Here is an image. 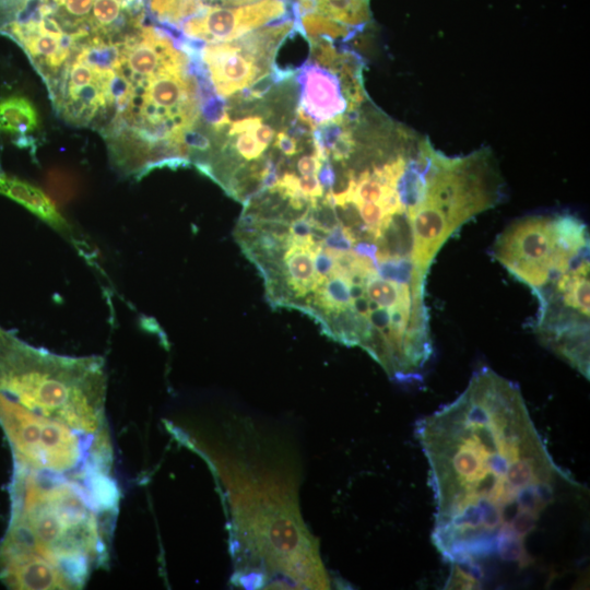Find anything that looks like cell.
<instances>
[{
    "label": "cell",
    "instance_id": "obj_22",
    "mask_svg": "<svg viewBox=\"0 0 590 590\" xmlns=\"http://www.w3.org/2000/svg\"><path fill=\"white\" fill-rule=\"evenodd\" d=\"M314 267L317 276V287L335 270L334 255L322 243L316 244L314 248Z\"/></svg>",
    "mask_w": 590,
    "mask_h": 590
},
{
    "label": "cell",
    "instance_id": "obj_17",
    "mask_svg": "<svg viewBox=\"0 0 590 590\" xmlns=\"http://www.w3.org/2000/svg\"><path fill=\"white\" fill-rule=\"evenodd\" d=\"M314 292L316 304L327 314L351 308L349 282L340 273L334 272L329 275Z\"/></svg>",
    "mask_w": 590,
    "mask_h": 590
},
{
    "label": "cell",
    "instance_id": "obj_4",
    "mask_svg": "<svg viewBox=\"0 0 590 590\" xmlns=\"http://www.w3.org/2000/svg\"><path fill=\"white\" fill-rule=\"evenodd\" d=\"M105 397L102 357L55 354L0 326V413H23L106 436Z\"/></svg>",
    "mask_w": 590,
    "mask_h": 590
},
{
    "label": "cell",
    "instance_id": "obj_7",
    "mask_svg": "<svg viewBox=\"0 0 590 590\" xmlns=\"http://www.w3.org/2000/svg\"><path fill=\"white\" fill-rule=\"evenodd\" d=\"M295 75L300 90L295 117L311 131L358 111L367 98L363 75H343L311 61Z\"/></svg>",
    "mask_w": 590,
    "mask_h": 590
},
{
    "label": "cell",
    "instance_id": "obj_9",
    "mask_svg": "<svg viewBox=\"0 0 590 590\" xmlns=\"http://www.w3.org/2000/svg\"><path fill=\"white\" fill-rule=\"evenodd\" d=\"M201 59L221 97H231L248 88L270 74L272 68L241 37L204 45Z\"/></svg>",
    "mask_w": 590,
    "mask_h": 590
},
{
    "label": "cell",
    "instance_id": "obj_26",
    "mask_svg": "<svg viewBox=\"0 0 590 590\" xmlns=\"http://www.w3.org/2000/svg\"><path fill=\"white\" fill-rule=\"evenodd\" d=\"M210 3V5H219V7H240L250 4L253 2H257L259 0H205Z\"/></svg>",
    "mask_w": 590,
    "mask_h": 590
},
{
    "label": "cell",
    "instance_id": "obj_19",
    "mask_svg": "<svg viewBox=\"0 0 590 590\" xmlns=\"http://www.w3.org/2000/svg\"><path fill=\"white\" fill-rule=\"evenodd\" d=\"M47 191L60 203L72 200L79 191V180L73 172L56 167L46 176Z\"/></svg>",
    "mask_w": 590,
    "mask_h": 590
},
{
    "label": "cell",
    "instance_id": "obj_13",
    "mask_svg": "<svg viewBox=\"0 0 590 590\" xmlns=\"http://www.w3.org/2000/svg\"><path fill=\"white\" fill-rule=\"evenodd\" d=\"M73 55L99 75L121 69L119 43L99 34L79 40Z\"/></svg>",
    "mask_w": 590,
    "mask_h": 590
},
{
    "label": "cell",
    "instance_id": "obj_15",
    "mask_svg": "<svg viewBox=\"0 0 590 590\" xmlns=\"http://www.w3.org/2000/svg\"><path fill=\"white\" fill-rule=\"evenodd\" d=\"M317 12L356 31L370 20L369 0H316Z\"/></svg>",
    "mask_w": 590,
    "mask_h": 590
},
{
    "label": "cell",
    "instance_id": "obj_3",
    "mask_svg": "<svg viewBox=\"0 0 590 590\" xmlns=\"http://www.w3.org/2000/svg\"><path fill=\"white\" fill-rule=\"evenodd\" d=\"M11 500L0 565L43 560L82 587L105 552L101 515L116 504L81 481L15 467Z\"/></svg>",
    "mask_w": 590,
    "mask_h": 590
},
{
    "label": "cell",
    "instance_id": "obj_24",
    "mask_svg": "<svg viewBox=\"0 0 590 590\" xmlns=\"http://www.w3.org/2000/svg\"><path fill=\"white\" fill-rule=\"evenodd\" d=\"M322 161L318 157L315 150L311 154L302 155L296 161V169L300 175H317Z\"/></svg>",
    "mask_w": 590,
    "mask_h": 590
},
{
    "label": "cell",
    "instance_id": "obj_11",
    "mask_svg": "<svg viewBox=\"0 0 590 590\" xmlns=\"http://www.w3.org/2000/svg\"><path fill=\"white\" fill-rule=\"evenodd\" d=\"M0 194H3L23 205L48 225L72 238L69 224L58 211L51 199L38 187L7 175L0 165Z\"/></svg>",
    "mask_w": 590,
    "mask_h": 590
},
{
    "label": "cell",
    "instance_id": "obj_6",
    "mask_svg": "<svg viewBox=\"0 0 590 590\" xmlns=\"http://www.w3.org/2000/svg\"><path fill=\"white\" fill-rule=\"evenodd\" d=\"M504 180L488 148L448 156L433 145L427 155L420 199L411 211L414 258L426 271L463 224L497 205Z\"/></svg>",
    "mask_w": 590,
    "mask_h": 590
},
{
    "label": "cell",
    "instance_id": "obj_16",
    "mask_svg": "<svg viewBox=\"0 0 590 590\" xmlns=\"http://www.w3.org/2000/svg\"><path fill=\"white\" fill-rule=\"evenodd\" d=\"M122 12H128L122 0H95L88 19L92 33L114 40L128 24L125 22L126 16H121Z\"/></svg>",
    "mask_w": 590,
    "mask_h": 590
},
{
    "label": "cell",
    "instance_id": "obj_12",
    "mask_svg": "<svg viewBox=\"0 0 590 590\" xmlns=\"http://www.w3.org/2000/svg\"><path fill=\"white\" fill-rule=\"evenodd\" d=\"M39 129V116L34 104L24 96L0 99V131L13 135L21 146H30L32 133Z\"/></svg>",
    "mask_w": 590,
    "mask_h": 590
},
{
    "label": "cell",
    "instance_id": "obj_10",
    "mask_svg": "<svg viewBox=\"0 0 590 590\" xmlns=\"http://www.w3.org/2000/svg\"><path fill=\"white\" fill-rule=\"evenodd\" d=\"M119 45L121 70L137 87H142L165 69L188 66L187 56L173 46L163 30L141 26L123 37Z\"/></svg>",
    "mask_w": 590,
    "mask_h": 590
},
{
    "label": "cell",
    "instance_id": "obj_14",
    "mask_svg": "<svg viewBox=\"0 0 590 590\" xmlns=\"http://www.w3.org/2000/svg\"><path fill=\"white\" fill-rule=\"evenodd\" d=\"M315 246L286 244L284 252L286 282L298 296H304L317 287L314 267Z\"/></svg>",
    "mask_w": 590,
    "mask_h": 590
},
{
    "label": "cell",
    "instance_id": "obj_20",
    "mask_svg": "<svg viewBox=\"0 0 590 590\" xmlns=\"http://www.w3.org/2000/svg\"><path fill=\"white\" fill-rule=\"evenodd\" d=\"M312 140V134L309 138H302L296 135L288 127L286 129H281L275 133L273 140V149L278 151L279 154L292 157L297 155L304 150V144Z\"/></svg>",
    "mask_w": 590,
    "mask_h": 590
},
{
    "label": "cell",
    "instance_id": "obj_8",
    "mask_svg": "<svg viewBox=\"0 0 590 590\" xmlns=\"http://www.w3.org/2000/svg\"><path fill=\"white\" fill-rule=\"evenodd\" d=\"M286 17L291 15L283 0H259L236 8L206 5L202 12L184 20L180 27L188 38L223 43Z\"/></svg>",
    "mask_w": 590,
    "mask_h": 590
},
{
    "label": "cell",
    "instance_id": "obj_25",
    "mask_svg": "<svg viewBox=\"0 0 590 590\" xmlns=\"http://www.w3.org/2000/svg\"><path fill=\"white\" fill-rule=\"evenodd\" d=\"M317 178L323 190L330 191L334 188L337 181V173L330 162V158L324 160L317 173Z\"/></svg>",
    "mask_w": 590,
    "mask_h": 590
},
{
    "label": "cell",
    "instance_id": "obj_1",
    "mask_svg": "<svg viewBox=\"0 0 590 590\" xmlns=\"http://www.w3.org/2000/svg\"><path fill=\"white\" fill-rule=\"evenodd\" d=\"M434 497L432 541L481 585L484 573L533 567V535L586 488L553 459L517 384L489 367L416 422Z\"/></svg>",
    "mask_w": 590,
    "mask_h": 590
},
{
    "label": "cell",
    "instance_id": "obj_21",
    "mask_svg": "<svg viewBox=\"0 0 590 590\" xmlns=\"http://www.w3.org/2000/svg\"><path fill=\"white\" fill-rule=\"evenodd\" d=\"M356 239L352 229L339 221L337 225L328 231L322 244L333 252H347L352 250Z\"/></svg>",
    "mask_w": 590,
    "mask_h": 590
},
{
    "label": "cell",
    "instance_id": "obj_2",
    "mask_svg": "<svg viewBox=\"0 0 590 590\" xmlns=\"http://www.w3.org/2000/svg\"><path fill=\"white\" fill-rule=\"evenodd\" d=\"M240 452L243 455L241 448ZM237 449L222 459L236 546L257 571V585L269 588L328 589L330 582L297 506L296 477L285 457L278 464Z\"/></svg>",
    "mask_w": 590,
    "mask_h": 590
},
{
    "label": "cell",
    "instance_id": "obj_18",
    "mask_svg": "<svg viewBox=\"0 0 590 590\" xmlns=\"http://www.w3.org/2000/svg\"><path fill=\"white\" fill-rule=\"evenodd\" d=\"M297 23L300 24L307 40L326 37L332 40L346 42L357 32L318 12L304 14Z\"/></svg>",
    "mask_w": 590,
    "mask_h": 590
},
{
    "label": "cell",
    "instance_id": "obj_23",
    "mask_svg": "<svg viewBox=\"0 0 590 590\" xmlns=\"http://www.w3.org/2000/svg\"><path fill=\"white\" fill-rule=\"evenodd\" d=\"M298 186L302 193L310 201L320 199L324 194V190L320 185L317 175H302L298 177Z\"/></svg>",
    "mask_w": 590,
    "mask_h": 590
},
{
    "label": "cell",
    "instance_id": "obj_5",
    "mask_svg": "<svg viewBox=\"0 0 590 590\" xmlns=\"http://www.w3.org/2000/svg\"><path fill=\"white\" fill-rule=\"evenodd\" d=\"M493 257L538 298L536 323L589 311V234L570 213L516 220L496 238Z\"/></svg>",
    "mask_w": 590,
    "mask_h": 590
}]
</instances>
